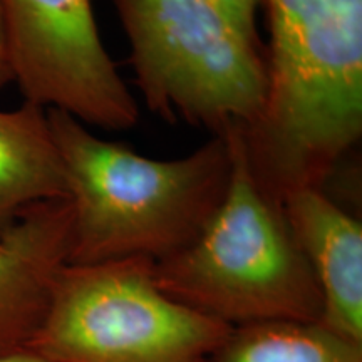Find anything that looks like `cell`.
<instances>
[{
  "label": "cell",
  "instance_id": "8fae6325",
  "mask_svg": "<svg viewBox=\"0 0 362 362\" xmlns=\"http://www.w3.org/2000/svg\"><path fill=\"white\" fill-rule=\"evenodd\" d=\"M11 83H12V69H11V61H8L6 22H4L2 4H0V90Z\"/></svg>",
  "mask_w": 362,
  "mask_h": 362
},
{
  "label": "cell",
  "instance_id": "8992f818",
  "mask_svg": "<svg viewBox=\"0 0 362 362\" xmlns=\"http://www.w3.org/2000/svg\"><path fill=\"white\" fill-rule=\"evenodd\" d=\"M71 235L67 198L27 208L0 230V357L30 351L69 264Z\"/></svg>",
  "mask_w": 362,
  "mask_h": 362
},
{
  "label": "cell",
  "instance_id": "7a4b0ae2",
  "mask_svg": "<svg viewBox=\"0 0 362 362\" xmlns=\"http://www.w3.org/2000/svg\"><path fill=\"white\" fill-rule=\"evenodd\" d=\"M232 153L226 194L183 250L153 262L163 292L230 327L320 322L322 298L279 203L257 183L242 126L225 129Z\"/></svg>",
  "mask_w": 362,
  "mask_h": 362
},
{
  "label": "cell",
  "instance_id": "7c38bea8",
  "mask_svg": "<svg viewBox=\"0 0 362 362\" xmlns=\"http://www.w3.org/2000/svg\"><path fill=\"white\" fill-rule=\"evenodd\" d=\"M0 362H45V361L40 356L35 354V352L25 351V352H19V354L0 357Z\"/></svg>",
  "mask_w": 362,
  "mask_h": 362
},
{
  "label": "cell",
  "instance_id": "3957f363",
  "mask_svg": "<svg viewBox=\"0 0 362 362\" xmlns=\"http://www.w3.org/2000/svg\"><path fill=\"white\" fill-rule=\"evenodd\" d=\"M148 110L214 134L252 128L265 110L269 71L211 0H115Z\"/></svg>",
  "mask_w": 362,
  "mask_h": 362
},
{
  "label": "cell",
  "instance_id": "52a82bcc",
  "mask_svg": "<svg viewBox=\"0 0 362 362\" xmlns=\"http://www.w3.org/2000/svg\"><path fill=\"white\" fill-rule=\"evenodd\" d=\"M280 210L322 298L320 324L362 344V225L322 188L285 193Z\"/></svg>",
  "mask_w": 362,
  "mask_h": 362
},
{
  "label": "cell",
  "instance_id": "ba28073f",
  "mask_svg": "<svg viewBox=\"0 0 362 362\" xmlns=\"http://www.w3.org/2000/svg\"><path fill=\"white\" fill-rule=\"evenodd\" d=\"M62 198L69 200V180L47 110L24 101L0 111V230L27 208Z\"/></svg>",
  "mask_w": 362,
  "mask_h": 362
},
{
  "label": "cell",
  "instance_id": "277c9868",
  "mask_svg": "<svg viewBox=\"0 0 362 362\" xmlns=\"http://www.w3.org/2000/svg\"><path fill=\"white\" fill-rule=\"evenodd\" d=\"M232 330L163 292L151 260L67 264L30 351L45 362H211Z\"/></svg>",
  "mask_w": 362,
  "mask_h": 362
},
{
  "label": "cell",
  "instance_id": "5b68a950",
  "mask_svg": "<svg viewBox=\"0 0 362 362\" xmlns=\"http://www.w3.org/2000/svg\"><path fill=\"white\" fill-rule=\"evenodd\" d=\"M12 83L25 101L59 110L86 126L124 131L138 101L112 62L90 0H0Z\"/></svg>",
  "mask_w": 362,
  "mask_h": 362
},
{
  "label": "cell",
  "instance_id": "30bf717a",
  "mask_svg": "<svg viewBox=\"0 0 362 362\" xmlns=\"http://www.w3.org/2000/svg\"><path fill=\"white\" fill-rule=\"evenodd\" d=\"M221 13L230 21L242 37L260 47L257 33V12L264 6V0H211Z\"/></svg>",
  "mask_w": 362,
  "mask_h": 362
},
{
  "label": "cell",
  "instance_id": "6da1fadb",
  "mask_svg": "<svg viewBox=\"0 0 362 362\" xmlns=\"http://www.w3.org/2000/svg\"><path fill=\"white\" fill-rule=\"evenodd\" d=\"M69 180V264L160 262L189 245L223 202L232 173L226 133L176 160H151L47 110Z\"/></svg>",
  "mask_w": 362,
  "mask_h": 362
},
{
  "label": "cell",
  "instance_id": "9c48e42d",
  "mask_svg": "<svg viewBox=\"0 0 362 362\" xmlns=\"http://www.w3.org/2000/svg\"><path fill=\"white\" fill-rule=\"evenodd\" d=\"M211 362H362V344L320 322L275 320L235 327Z\"/></svg>",
  "mask_w": 362,
  "mask_h": 362
}]
</instances>
